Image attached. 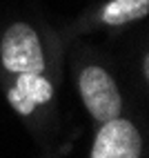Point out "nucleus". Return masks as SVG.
I'll list each match as a JSON object with an SVG mask.
<instances>
[{
  "label": "nucleus",
  "mask_w": 149,
  "mask_h": 158,
  "mask_svg": "<svg viewBox=\"0 0 149 158\" xmlns=\"http://www.w3.org/2000/svg\"><path fill=\"white\" fill-rule=\"evenodd\" d=\"M0 58L5 69L14 73H42L47 67L40 38L27 23H16L5 31Z\"/></svg>",
  "instance_id": "f257e3e1"
},
{
  "label": "nucleus",
  "mask_w": 149,
  "mask_h": 158,
  "mask_svg": "<svg viewBox=\"0 0 149 158\" xmlns=\"http://www.w3.org/2000/svg\"><path fill=\"white\" fill-rule=\"evenodd\" d=\"M51 82L42 78V73H18L16 87L9 89V102L18 114H31L36 105L51 100Z\"/></svg>",
  "instance_id": "20e7f679"
},
{
  "label": "nucleus",
  "mask_w": 149,
  "mask_h": 158,
  "mask_svg": "<svg viewBox=\"0 0 149 158\" xmlns=\"http://www.w3.org/2000/svg\"><path fill=\"white\" fill-rule=\"evenodd\" d=\"M78 89H80L85 107L89 109V114L98 123H107L120 116L122 100H120L118 87L102 67L91 65L87 69H82L78 78Z\"/></svg>",
  "instance_id": "f03ea898"
},
{
  "label": "nucleus",
  "mask_w": 149,
  "mask_h": 158,
  "mask_svg": "<svg viewBox=\"0 0 149 158\" xmlns=\"http://www.w3.org/2000/svg\"><path fill=\"white\" fill-rule=\"evenodd\" d=\"M149 14V0H111L105 5L102 9V23L118 27V25H127L131 20L145 18Z\"/></svg>",
  "instance_id": "39448f33"
},
{
  "label": "nucleus",
  "mask_w": 149,
  "mask_h": 158,
  "mask_svg": "<svg viewBox=\"0 0 149 158\" xmlns=\"http://www.w3.org/2000/svg\"><path fill=\"white\" fill-rule=\"evenodd\" d=\"M140 134L129 120L111 118L102 123L91 147V158H140Z\"/></svg>",
  "instance_id": "7ed1b4c3"
}]
</instances>
